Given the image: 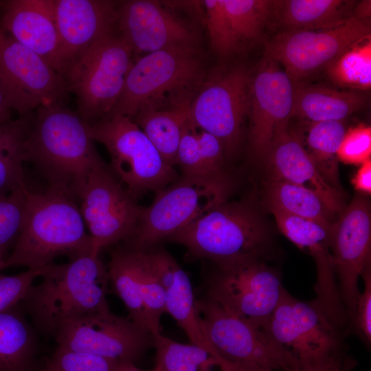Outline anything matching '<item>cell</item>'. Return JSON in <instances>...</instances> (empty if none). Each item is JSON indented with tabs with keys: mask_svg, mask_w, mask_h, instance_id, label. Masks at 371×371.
Here are the masks:
<instances>
[{
	"mask_svg": "<svg viewBox=\"0 0 371 371\" xmlns=\"http://www.w3.org/2000/svg\"><path fill=\"white\" fill-rule=\"evenodd\" d=\"M27 161L49 186L66 190L76 200L93 169L105 164L89 135L87 124L62 102L41 105L32 116Z\"/></svg>",
	"mask_w": 371,
	"mask_h": 371,
	"instance_id": "cell-1",
	"label": "cell"
},
{
	"mask_svg": "<svg viewBox=\"0 0 371 371\" xmlns=\"http://www.w3.org/2000/svg\"><path fill=\"white\" fill-rule=\"evenodd\" d=\"M21 302L34 328L46 336L72 319L108 311L107 267L98 256L82 255L65 264L46 266Z\"/></svg>",
	"mask_w": 371,
	"mask_h": 371,
	"instance_id": "cell-2",
	"label": "cell"
},
{
	"mask_svg": "<svg viewBox=\"0 0 371 371\" xmlns=\"http://www.w3.org/2000/svg\"><path fill=\"white\" fill-rule=\"evenodd\" d=\"M76 200L65 189L49 186L31 192L22 229L3 269H39L58 256L70 259L92 253L91 241Z\"/></svg>",
	"mask_w": 371,
	"mask_h": 371,
	"instance_id": "cell-3",
	"label": "cell"
},
{
	"mask_svg": "<svg viewBox=\"0 0 371 371\" xmlns=\"http://www.w3.org/2000/svg\"><path fill=\"white\" fill-rule=\"evenodd\" d=\"M206 76L198 49L147 54L134 62L121 96L108 115L132 118L144 109L166 111L190 106Z\"/></svg>",
	"mask_w": 371,
	"mask_h": 371,
	"instance_id": "cell-4",
	"label": "cell"
},
{
	"mask_svg": "<svg viewBox=\"0 0 371 371\" xmlns=\"http://www.w3.org/2000/svg\"><path fill=\"white\" fill-rule=\"evenodd\" d=\"M166 240L185 247L191 258L221 265L260 257L270 238L262 218L249 203L227 199Z\"/></svg>",
	"mask_w": 371,
	"mask_h": 371,
	"instance_id": "cell-5",
	"label": "cell"
},
{
	"mask_svg": "<svg viewBox=\"0 0 371 371\" xmlns=\"http://www.w3.org/2000/svg\"><path fill=\"white\" fill-rule=\"evenodd\" d=\"M195 305L221 371H301L297 360L268 330L231 315L204 296L195 300Z\"/></svg>",
	"mask_w": 371,
	"mask_h": 371,
	"instance_id": "cell-6",
	"label": "cell"
},
{
	"mask_svg": "<svg viewBox=\"0 0 371 371\" xmlns=\"http://www.w3.org/2000/svg\"><path fill=\"white\" fill-rule=\"evenodd\" d=\"M232 188V180L226 172L206 176L180 175L157 192L151 205L145 207L126 245L137 249L154 247L227 200Z\"/></svg>",
	"mask_w": 371,
	"mask_h": 371,
	"instance_id": "cell-7",
	"label": "cell"
},
{
	"mask_svg": "<svg viewBox=\"0 0 371 371\" xmlns=\"http://www.w3.org/2000/svg\"><path fill=\"white\" fill-rule=\"evenodd\" d=\"M135 55L115 31L82 52L63 76L76 96L77 113L88 124L109 114L122 93Z\"/></svg>",
	"mask_w": 371,
	"mask_h": 371,
	"instance_id": "cell-8",
	"label": "cell"
},
{
	"mask_svg": "<svg viewBox=\"0 0 371 371\" xmlns=\"http://www.w3.org/2000/svg\"><path fill=\"white\" fill-rule=\"evenodd\" d=\"M87 131L106 148L113 173L136 199L148 192L162 190L179 177L130 117L107 115L87 124Z\"/></svg>",
	"mask_w": 371,
	"mask_h": 371,
	"instance_id": "cell-9",
	"label": "cell"
},
{
	"mask_svg": "<svg viewBox=\"0 0 371 371\" xmlns=\"http://www.w3.org/2000/svg\"><path fill=\"white\" fill-rule=\"evenodd\" d=\"M217 265L204 297L231 315L268 330L269 319L286 291L280 274L260 256Z\"/></svg>",
	"mask_w": 371,
	"mask_h": 371,
	"instance_id": "cell-10",
	"label": "cell"
},
{
	"mask_svg": "<svg viewBox=\"0 0 371 371\" xmlns=\"http://www.w3.org/2000/svg\"><path fill=\"white\" fill-rule=\"evenodd\" d=\"M370 36V19L355 18L325 29L282 30L265 43V56L281 65L297 83Z\"/></svg>",
	"mask_w": 371,
	"mask_h": 371,
	"instance_id": "cell-11",
	"label": "cell"
},
{
	"mask_svg": "<svg viewBox=\"0 0 371 371\" xmlns=\"http://www.w3.org/2000/svg\"><path fill=\"white\" fill-rule=\"evenodd\" d=\"M78 200L95 256L105 247L128 240L145 208L106 164L90 172Z\"/></svg>",
	"mask_w": 371,
	"mask_h": 371,
	"instance_id": "cell-12",
	"label": "cell"
},
{
	"mask_svg": "<svg viewBox=\"0 0 371 371\" xmlns=\"http://www.w3.org/2000/svg\"><path fill=\"white\" fill-rule=\"evenodd\" d=\"M250 77L242 66L214 71L206 76L190 106L192 120L221 142L226 157L236 152L241 142Z\"/></svg>",
	"mask_w": 371,
	"mask_h": 371,
	"instance_id": "cell-13",
	"label": "cell"
},
{
	"mask_svg": "<svg viewBox=\"0 0 371 371\" xmlns=\"http://www.w3.org/2000/svg\"><path fill=\"white\" fill-rule=\"evenodd\" d=\"M0 85L20 117L41 105L61 102L67 93L60 74L1 27Z\"/></svg>",
	"mask_w": 371,
	"mask_h": 371,
	"instance_id": "cell-14",
	"label": "cell"
},
{
	"mask_svg": "<svg viewBox=\"0 0 371 371\" xmlns=\"http://www.w3.org/2000/svg\"><path fill=\"white\" fill-rule=\"evenodd\" d=\"M268 330L305 371L342 350L339 329L313 302L299 300L286 291L271 315Z\"/></svg>",
	"mask_w": 371,
	"mask_h": 371,
	"instance_id": "cell-15",
	"label": "cell"
},
{
	"mask_svg": "<svg viewBox=\"0 0 371 371\" xmlns=\"http://www.w3.org/2000/svg\"><path fill=\"white\" fill-rule=\"evenodd\" d=\"M54 337L58 348L133 363L153 346L150 333L110 310L67 321Z\"/></svg>",
	"mask_w": 371,
	"mask_h": 371,
	"instance_id": "cell-16",
	"label": "cell"
},
{
	"mask_svg": "<svg viewBox=\"0 0 371 371\" xmlns=\"http://www.w3.org/2000/svg\"><path fill=\"white\" fill-rule=\"evenodd\" d=\"M294 83L280 65L265 56L249 82L248 148L265 161L276 138L293 117Z\"/></svg>",
	"mask_w": 371,
	"mask_h": 371,
	"instance_id": "cell-17",
	"label": "cell"
},
{
	"mask_svg": "<svg viewBox=\"0 0 371 371\" xmlns=\"http://www.w3.org/2000/svg\"><path fill=\"white\" fill-rule=\"evenodd\" d=\"M371 214L368 200L356 196L330 228L329 246L339 292L352 322L359 295V279L370 262Z\"/></svg>",
	"mask_w": 371,
	"mask_h": 371,
	"instance_id": "cell-18",
	"label": "cell"
},
{
	"mask_svg": "<svg viewBox=\"0 0 371 371\" xmlns=\"http://www.w3.org/2000/svg\"><path fill=\"white\" fill-rule=\"evenodd\" d=\"M116 31L134 55L199 47L196 30L155 1H118Z\"/></svg>",
	"mask_w": 371,
	"mask_h": 371,
	"instance_id": "cell-19",
	"label": "cell"
},
{
	"mask_svg": "<svg viewBox=\"0 0 371 371\" xmlns=\"http://www.w3.org/2000/svg\"><path fill=\"white\" fill-rule=\"evenodd\" d=\"M201 3L211 47L224 58L258 43L273 19L274 1L271 0H205Z\"/></svg>",
	"mask_w": 371,
	"mask_h": 371,
	"instance_id": "cell-20",
	"label": "cell"
},
{
	"mask_svg": "<svg viewBox=\"0 0 371 371\" xmlns=\"http://www.w3.org/2000/svg\"><path fill=\"white\" fill-rule=\"evenodd\" d=\"M60 40L58 71L101 38L116 31L118 1L52 0Z\"/></svg>",
	"mask_w": 371,
	"mask_h": 371,
	"instance_id": "cell-21",
	"label": "cell"
},
{
	"mask_svg": "<svg viewBox=\"0 0 371 371\" xmlns=\"http://www.w3.org/2000/svg\"><path fill=\"white\" fill-rule=\"evenodd\" d=\"M2 3L0 27L59 73L60 40L52 0H9Z\"/></svg>",
	"mask_w": 371,
	"mask_h": 371,
	"instance_id": "cell-22",
	"label": "cell"
},
{
	"mask_svg": "<svg viewBox=\"0 0 371 371\" xmlns=\"http://www.w3.org/2000/svg\"><path fill=\"white\" fill-rule=\"evenodd\" d=\"M269 177L315 192L333 215L344 208L341 192L329 185L316 169L299 135L287 126L276 138L265 160Z\"/></svg>",
	"mask_w": 371,
	"mask_h": 371,
	"instance_id": "cell-23",
	"label": "cell"
},
{
	"mask_svg": "<svg viewBox=\"0 0 371 371\" xmlns=\"http://www.w3.org/2000/svg\"><path fill=\"white\" fill-rule=\"evenodd\" d=\"M280 231L302 250L313 257L317 278L315 286L316 298L321 302H331L339 295L333 261L329 246L330 226L316 221L284 212L269 209Z\"/></svg>",
	"mask_w": 371,
	"mask_h": 371,
	"instance_id": "cell-24",
	"label": "cell"
},
{
	"mask_svg": "<svg viewBox=\"0 0 371 371\" xmlns=\"http://www.w3.org/2000/svg\"><path fill=\"white\" fill-rule=\"evenodd\" d=\"M367 102L364 91H341L317 85L294 83L293 117L313 122L341 121L363 109Z\"/></svg>",
	"mask_w": 371,
	"mask_h": 371,
	"instance_id": "cell-25",
	"label": "cell"
},
{
	"mask_svg": "<svg viewBox=\"0 0 371 371\" xmlns=\"http://www.w3.org/2000/svg\"><path fill=\"white\" fill-rule=\"evenodd\" d=\"M356 3L348 0H276L273 19L283 30L325 29L354 18Z\"/></svg>",
	"mask_w": 371,
	"mask_h": 371,
	"instance_id": "cell-26",
	"label": "cell"
},
{
	"mask_svg": "<svg viewBox=\"0 0 371 371\" xmlns=\"http://www.w3.org/2000/svg\"><path fill=\"white\" fill-rule=\"evenodd\" d=\"M18 305L0 312V371H39L36 330Z\"/></svg>",
	"mask_w": 371,
	"mask_h": 371,
	"instance_id": "cell-27",
	"label": "cell"
},
{
	"mask_svg": "<svg viewBox=\"0 0 371 371\" xmlns=\"http://www.w3.org/2000/svg\"><path fill=\"white\" fill-rule=\"evenodd\" d=\"M142 259L143 249L118 247L111 254L107 270L109 281L125 304L128 317L148 332L142 296Z\"/></svg>",
	"mask_w": 371,
	"mask_h": 371,
	"instance_id": "cell-28",
	"label": "cell"
},
{
	"mask_svg": "<svg viewBox=\"0 0 371 371\" xmlns=\"http://www.w3.org/2000/svg\"><path fill=\"white\" fill-rule=\"evenodd\" d=\"M226 159L221 142L188 118L179 145L175 166L181 175L206 176L226 172Z\"/></svg>",
	"mask_w": 371,
	"mask_h": 371,
	"instance_id": "cell-29",
	"label": "cell"
},
{
	"mask_svg": "<svg viewBox=\"0 0 371 371\" xmlns=\"http://www.w3.org/2000/svg\"><path fill=\"white\" fill-rule=\"evenodd\" d=\"M32 113L0 124V194L26 187L23 164Z\"/></svg>",
	"mask_w": 371,
	"mask_h": 371,
	"instance_id": "cell-30",
	"label": "cell"
},
{
	"mask_svg": "<svg viewBox=\"0 0 371 371\" xmlns=\"http://www.w3.org/2000/svg\"><path fill=\"white\" fill-rule=\"evenodd\" d=\"M190 106L166 111L144 109L131 118L163 159L173 167L175 166L183 129L190 116Z\"/></svg>",
	"mask_w": 371,
	"mask_h": 371,
	"instance_id": "cell-31",
	"label": "cell"
},
{
	"mask_svg": "<svg viewBox=\"0 0 371 371\" xmlns=\"http://www.w3.org/2000/svg\"><path fill=\"white\" fill-rule=\"evenodd\" d=\"M346 131L343 120L313 122L308 128L305 148L319 173L340 192L337 152Z\"/></svg>",
	"mask_w": 371,
	"mask_h": 371,
	"instance_id": "cell-32",
	"label": "cell"
},
{
	"mask_svg": "<svg viewBox=\"0 0 371 371\" xmlns=\"http://www.w3.org/2000/svg\"><path fill=\"white\" fill-rule=\"evenodd\" d=\"M266 187L269 209L314 220L327 226L333 223L334 216L311 190L272 177H269Z\"/></svg>",
	"mask_w": 371,
	"mask_h": 371,
	"instance_id": "cell-33",
	"label": "cell"
},
{
	"mask_svg": "<svg viewBox=\"0 0 371 371\" xmlns=\"http://www.w3.org/2000/svg\"><path fill=\"white\" fill-rule=\"evenodd\" d=\"M166 313L177 321L192 344L218 360L202 331L190 280L179 265L176 268L171 285L166 289Z\"/></svg>",
	"mask_w": 371,
	"mask_h": 371,
	"instance_id": "cell-34",
	"label": "cell"
},
{
	"mask_svg": "<svg viewBox=\"0 0 371 371\" xmlns=\"http://www.w3.org/2000/svg\"><path fill=\"white\" fill-rule=\"evenodd\" d=\"M155 348V365L151 371H220L218 361L194 344H183L163 336L152 335Z\"/></svg>",
	"mask_w": 371,
	"mask_h": 371,
	"instance_id": "cell-35",
	"label": "cell"
},
{
	"mask_svg": "<svg viewBox=\"0 0 371 371\" xmlns=\"http://www.w3.org/2000/svg\"><path fill=\"white\" fill-rule=\"evenodd\" d=\"M325 69L327 76L335 85L352 90H370V39L350 47L330 63Z\"/></svg>",
	"mask_w": 371,
	"mask_h": 371,
	"instance_id": "cell-36",
	"label": "cell"
},
{
	"mask_svg": "<svg viewBox=\"0 0 371 371\" xmlns=\"http://www.w3.org/2000/svg\"><path fill=\"white\" fill-rule=\"evenodd\" d=\"M30 193L26 186L0 194V251L5 255L22 229Z\"/></svg>",
	"mask_w": 371,
	"mask_h": 371,
	"instance_id": "cell-37",
	"label": "cell"
},
{
	"mask_svg": "<svg viewBox=\"0 0 371 371\" xmlns=\"http://www.w3.org/2000/svg\"><path fill=\"white\" fill-rule=\"evenodd\" d=\"M142 296L148 332L160 333V319L166 313V289L156 274L148 249H143Z\"/></svg>",
	"mask_w": 371,
	"mask_h": 371,
	"instance_id": "cell-38",
	"label": "cell"
},
{
	"mask_svg": "<svg viewBox=\"0 0 371 371\" xmlns=\"http://www.w3.org/2000/svg\"><path fill=\"white\" fill-rule=\"evenodd\" d=\"M120 363L114 359L57 347L39 371H117Z\"/></svg>",
	"mask_w": 371,
	"mask_h": 371,
	"instance_id": "cell-39",
	"label": "cell"
},
{
	"mask_svg": "<svg viewBox=\"0 0 371 371\" xmlns=\"http://www.w3.org/2000/svg\"><path fill=\"white\" fill-rule=\"evenodd\" d=\"M371 128L360 124L346 131L337 152L338 159L345 164L361 165L370 159Z\"/></svg>",
	"mask_w": 371,
	"mask_h": 371,
	"instance_id": "cell-40",
	"label": "cell"
},
{
	"mask_svg": "<svg viewBox=\"0 0 371 371\" xmlns=\"http://www.w3.org/2000/svg\"><path fill=\"white\" fill-rule=\"evenodd\" d=\"M44 267L27 269L13 276L0 275V312L22 302L34 280L41 276Z\"/></svg>",
	"mask_w": 371,
	"mask_h": 371,
	"instance_id": "cell-41",
	"label": "cell"
},
{
	"mask_svg": "<svg viewBox=\"0 0 371 371\" xmlns=\"http://www.w3.org/2000/svg\"><path fill=\"white\" fill-rule=\"evenodd\" d=\"M361 276L364 281V289L357 300L352 324L359 335L369 344L371 341V271L370 262L364 268Z\"/></svg>",
	"mask_w": 371,
	"mask_h": 371,
	"instance_id": "cell-42",
	"label": "cell"
},
{
	"mask_svg": "<svg viewBox=\"0 0 371 371\" xmlns=\"http://www.w3.org/2000/svg\"><path fill=\"white\" fill-rule=\"evenodd\" d=\"M352 362L342 351L322 360L305 371H350Z\"/></svg>",
	"mask_w": 371,
	"mask_h": 371,
	"instance_id": "cell-43",
	"label": "cell"
},
{
	"mask_svg": "<svg viewBox=\"0 0 371 371\" xmlns=\"http://www.w3.org/2000/svg\"><path fill=\"white\" fill-rule=\"evenodd\" d=\"M355 188L363 192H371V160L370 159L361 164L360 168L352 180Z\"/></svg>",
	"mask_w": 371,
	"mask_h": 371,
	"instance_id": "cell-44",
	"label": "cell"
},
{
	"mask_svg": "<svg viewBox=\"0 0 371 371\" xmlns=\"http://www.w3.org/2000/svg\"><path fill=\"white\" fill-rule=\"evenodd\" d=\"M371 1L363 0L357 2L353 11V17L357 19H370Z\"/></svg>",
	"mask_w": 371,
	"mask_h": 371,
	"instance_id": "cell-45",
	"label": "cell"
},
{
	"mask_svg": "<svg viewBox=\"0 0 371 371\" xmlns=\"http://www.w3.org/2000/svg\"><path fill=\"white\" fill-rule=\"evenodd\" d=\"M11 109L8 104L5 93L0 85V124L10 119Z\"/></svg>",
	"mask_w": 371,
	"mask_h": 371,
	"instance_id": "cell-46",
	"label": "cell"
},
{
	"mask_svg": "<svg viewBox=\"0 0 371 371\" xmlns=\"http://www.w3.org/2000/svg\"><path fill=\"white\" fill-rule=\"evenodd\" d=\"M117 371H144L135 366L133 363L120 362Z\"/></svg>",
	"mask_w": 371,
	"mask_h": 371,
	"instance_id": "cell-47",
	"label": "cell"
},
{
	"mask_svg": "<svg viewBox=\"0 0 371 371\" xmlns=\"http://www.w3.org/2000/svg\"><path fill=\"white\" fill-rule=\"evenodd\" d=\"M5 258V255L0 251V271L3 269V265Z\"/></svg>",
	"mask_w": 371,
	"mask_h": 371,
	"instance_id": "cell-48",
	"label": "cell"
}]
</instances>
